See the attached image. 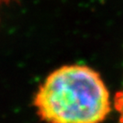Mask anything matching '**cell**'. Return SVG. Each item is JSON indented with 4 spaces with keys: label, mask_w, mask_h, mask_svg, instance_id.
<instances>
[{
    "label": "cell",
    "mask_w": 123,
    "mask_h": 123,
    "mask_svg": "<svg viewBox=\"0 0 123 123\" xmlns=\"http://www.w3.org/2000/svg\"><path fill=\"white\" fill-rule=\"evenodd\" d=\"M8 2H10V0H0V7L5 4H7Z\"/></svg>",
    "instance_id": "3"
},
{
    "label": "cell",
    "mask_w": 123,
    "mask_h": 123,
    "mask_svg": "<svg viewBox=\"0 0 123 123\" xmlns=\"http://www.w3.org/2000/svg\"><path fill=\"white\" fill-rule=\"evenodd\" d=\"M34 105L46 123H101L111 111L110 92L87 66H64L39 87Z\"/></svg>",
    "instance_id": "1"
},
{
    "label": "cell",
    "mask_w": 123,
    "mask_h": 123,
    "mask_svg": "<svg viewBox=\"0 0 123 123\" xmlns=\"http://www.w3.org/2000/svg\"><path fill=\"white\" fill-rule=\"evenodd\" d=\"M114 101L115 109L119 113V123H123V88L116 94Z\"/></svg>",
    "instance_id": "2"
}]
</instances>
